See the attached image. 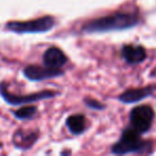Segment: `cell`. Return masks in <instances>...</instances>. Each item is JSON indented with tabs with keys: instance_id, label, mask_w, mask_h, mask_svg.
Returning a JSON list of instances; mask_svg holds the SVG:
<instances>
[{
	"instance_id": "obj_1",
	"label": "cell",
	"mask_w": 156,
	"mask_h": 156,
	"mask_svg": "<svg viewBox=\"0 0 156 156\" xmlns=\"http://www.w3.org/2000/svg\"><path fill=\"white\" fill-rule=\"evenodd\" d=\"M139 23L136 14L126 12H115L87 23L83 27V31L87 33L108 32V31L126 30L135 27Z\"/></svg>"
},
{
	"instance_id": "obj_2",
	"label": "cell",
	"mask_w": 156,
	"mask_h": 156,
	"mask_svg": "<svg viewBox=\"0 0 156 156\" xmlns=\"http://www.w3.org/2000/svg\"><path fill=\"white\" fill-rule=\"evenodd\" d=\"M150 147L149 142L141 140L140 134L134 128H126L120 138V140L112 147L111 151L113 154H128L141 153L147 151Z\"/></svg>"
},
{
	"instance_id": "obj_3",
	"label": "cell",
	"mask_w": 156,
	"mask_h": 156,
	"mask_svg": "<svg viewBox=\"0 0 156 156\" xmlns=\"http://www.w3.org/2000/svg\"><path fill=\"white\" fill-rule=\"evenodd\" d=\"M54 25V17L44 16L29 22H10L7 24L5 28L15 33H41L49 31Z\"/></svg>"
},
{
	"instance_id": "obj_4",
	"label": "cell",
	"mask_w": 156,
	"mask_h": 156,
	"mask_svg": "<svg viewBox=\"0 0 156 156\" xmlns=\"http://www.w3.org/2000/svg\"><path fill=\"white\" fill-rule=\"evenodd\" d=\"M154 119V110L147 105H142L134 108L130 112V124L139 134L147 133L152 125Z\"/></svg>"
},
{
	"instance_id": "obj_5",
	"label": "cell",
	"mask_w": 156,
	"mask_h": 156,
	"mask_svg": "<svg viewBox=\"0 0 156 156\" xmlns=\"http://www.w3.org/2000/svg\"><path fill=\"white\" fill-rule=\"evenodd\" d=\"M0 93H1V96H2L5 102L11 105H14V106L30 104V103L45 100V98H50L56 94L52 91H42L37 92V93L29 94V95H14V94H12L11 92H9L5 89V86H0Z\"/></svg>"
},
{
	"instance_id": "obj_6",
	"label": "cell",
	"mask_w": 156,
	"mask_h": 156,
	"mask_svg": "<svg viewBox=\"0 0 156 156\" xmlns=\"http://www.w3.org/2000/svg\"><path fill=\"white\" fill-rule=\"evenodd\" d=\"M62 74L63 72L60 69H51V67L47 66L42 67L39 65H29V66L25 67L24 69V75L28 79L33 81H40L44 80V79H48V78L58 77Z\"/></svg>"
},
{
	"instance_id": "obj_7",
	"label": "cell",
	"mask_w": 156,
	"mask_h": 156,
	"mask_svg": "<svg viewBox=\"0 0 156 156\" xmlns=\"http://www.w3.org/2000/svg\"><path fill=\"white\" fill-rule=\"evenodd\" d=\"M44 64L51 69H60L66 63V56L63 54L62 50L57 47H50L45 51L43 56Z\"/></svg>"
},
{
	"instance_id": "obj_8",
	"label": "cell",
	"mask_w": 156,
	"mask_h": 156,
	"mask_svg": "<svg viewBox=\"0 0 156 156\" xmlns=\"http://www.w3.org/2000/svg\"><path fill=\"white\" fill-rule=\"evenodd\" d=\"M154 91L153 87H144V88H138V89H129L122 93L119 96V100L125 104H133L137 103L143 98L150 96Z\"/></svg>"
},
{
	"instance_id": "obj_9",
	"label": "cell",
	"mask_w": 156,
	"mask_h": 156,
	"mask_svg": "<svg viewBox=\"0 0 156 156\" xmlns=\"http://www.w3.org/2000/svg\"><path fill=\"white\" fill-rule=\"evenodd\" d=\"M122 56L130 64L140 63L147 58V52L142 46L125 45L122 48Z\"/></svg>"
},
{
	"instance_id": "obj_10",
	"label": "cell",
	"mask_w": 156,
	"mask_h": 156,
	"mask_svg": "<svg viewBox=\"0 0 156 156\" xmlns=\"http://www.w3.org/2000/svg\"><path fill=\"white\" fill-rule=\"evenodd\" d=\"M66 126L69 132L74 135H79L85 130L86 128V119L81 115H71L66 120Z\"/></svg>"
},
{
	"instance_id": "obj_11",
	"label": "cell",
	"mask_w": 156,
	"mask_h": 156,
	"mask_svg": "<svg viewBox=\"0 0 156 156\" xmlns=\"http://www.w3.org/2000/svg\"><path fill=\"white\" fill-rule=\"evenodd\" d=\"M35 141V134L33 133H23L22 130H18L14 137V143L17 147L22 149H28L33 142Z\"/></svg>"
},
{
	"instance_id": "obj_12",
	"label": "cell",
	"mask_w": 156,
	"mask_h": 156,
	"mask_svg": "<svg viewBox=\"0 0 156 156\" xmlns=\"http://www.w3.org/2000/svg\"><path fill=\"white\" fill-rule=\"evenodd\" d=\"M37 112V107L34 106H25L22 107L20 109H18L15 112V117L20 120H26L30 119Z\"/></svg>"
},
{
	"instance_id": "obj_13",
	"label": "cell",
	"mask_w": 156,
	"mask_h": 156,
	"mask_svg": "<svg viewBox=\"0 0 156 156\" xmlns=\"http://www.w3.org/2000/svg\"><path fill=\"white\" fill-rule=\"evenodd\" d=\"M85 103L88 107H90V108H92V109H103L104 108V105L98 103V101L92 100V98H86Z\"/></svg>"
}]
</instances>
